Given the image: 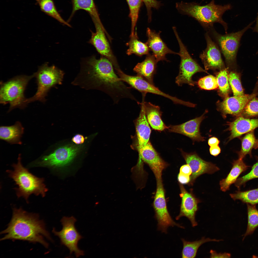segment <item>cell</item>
Segmentation results:
<instances>
[{
	"label": "cell",
	"instance_id": "cell-1",
	"mask_svg": "<svg viewBox=\"0 0 258 258\" xmlns=\"http://www.w3.org/2000/svg\"><path fill=\"white\" fill-rule=\"evenodd\" d=\"M87 69L93 86L109 96L114 103L117 104L121 99H128L139 102L115 72L111 62L102 56L97 59L93 56L85 61Z\"/></svg>",
	"mask_w": 258,
	"mask_h": 258
},
{
	"label": "cell",
	"instance_id": "cell-2",
	"mask_svg": "<svg viewBox=\"0 0 258 258\" xmlns=\"http://www.w3.org/2000/svg\"><path fill=\"white\" fill-rule=\"evenodd\" d=\"M1 233L6 234L1 240L17 239L38 242L47 248L48 244L44 237L52 241L44 223L38 216L29 213L21 208L13 209L11 221L7 228Z\"/></svg>",
	"mask_w": 258,
	"mask_h": 258
},
{
	"label": "cell",
	"instance_id": "cell-3",
	"mask_svg": "<svg viewBox=\"0 0 258 258\" xmlns=\"http://www.w3.org/2000/svg\"><path fill=\"white\" fill-rule=\"evenodd\" d=\"M215 0L204 5L192 2H181L176 4V7L182 13L189 16L198 21L203 26L212 28L214 24L218 22L221 24L226 32L227 24L223 20L222 16L226 11L231 9L229 4L222 5L215 4Z\"/></svg>",
	"mask_w": 258,
	"mask_h": 258
},
{
	"label": "cell",
	"instance_id": "cell-4",
	"mask_svg": "<svg viewBox=\"0 0 258 258\" xmlns=\"http://www.w3.org/2000/svg\"><path fill=\"white\" fill-rule=\"evenodd\" d=\"M21 156L20 154L19 155L17 163L12 165L13 170H7L6 172L17 186L14 189L17 197H23L28 203L29 198L31 194L44 197L48 189L44 183V178L35 176L23 166Z\"/></svg>",
	"mask_w": 258,
	"mask_h": 258
},
{
	"label": "cell",
	"instance_id": "cell-5",
	"mask_svg": "<svg viewBox=\"0 0 258 258\" xmlns=\"http://www.w3.org/2000/svg\"><path fill=\"white\" fill-rule=\"evenodd\" d=\"M34 77V73L30 76L21 75L5 82H0V103L3 105L9 104L8 112L16 108L23 109L26 107L24 91L29 81Z\"/></svg>",
	"mask_w": 258,
	"mask_h": 258
},
{
	"label": "cell",
	"instance_id": "cell-6",
	"mask_svg": "<svg viewBox=\"0 0 258 258\" xmlns=\"http://www.w3.org/2000/svg\"><path fill=\"white\" fill-rule=\"evenodd\" d=\"M37 85V91L32 97L26 99V103L36 101L44 102L45 97L50 88L61 83L63 75V72L54 65L50 66L46 63L39 67L37 71L34 73Z\"/></svg>",
	"mask_w": 258,
	"mask_h": 258
},
{
	"label": "cell",
	"instance_id": "cell-7",
	"mask_svg": "<svg viewBox=\"0 0 258 258\" xmlns=\"http://www.w3.org/2000/svg\"><path fill=\"white\" fill-rule=\"evenodd\" d=\"M172 29L179 45L178 55L181 58L179 72L176 78V83L179 86L184 84L194 86L196 82L192 79L193 75L198 72H207L192 59L179 37L176 27H173Z\"/></svg>",
	"mask_w": 258,
	"mask_h": 258
},
{
	"label": "cell",
	"instance_id": "cell-8",
	"mask_svg": "<svg viewBox=\"0 0 258 258\" xmlns=\"http://www.w3.org/2000/svg\"><path fill=\"white\" fill-rule=\"evenodd\" d=\"M254 22L250 23L242 30L235 32L224 35L213 32L214 36L224 57L227 68L233 69L236 66V57L242 37L251 27Z\"/></svg>",
	"mask_w": 258,
	"mask_h": 258
},
{
	"label": "cell",
	"instance_id": "cell-9",
	"mask_svg": "<svg viewBox=\"0 0 258 258\" xmlns=\"http://www.w3.org/2000/svg\"><path fill=\"white\" fill-rule=\"evenodd\" d=\"M80 148L79 147L74 145L63 146L48 155L41 157L31 163L28 167L51 168L63 167L73 160Z\"/></svg>",
	"mask_w": 258,
	"mask_h": 258
},
{
	"label": "cell",
	"instance_id": "cell-10",
	"mask_svg": "<svg viewBox=\"0 0 258 258\" xmlns=\"http://www.w3.org/2000/svg\"><path fill=\"white\" fill-rule=\"evenodd\" d=\"M156 189L153 205L155 217L158 222V230L167 233V229L169 226H176L184 229V227L173 220L169 213L162 179L156 180Z\"/></svg>",
	"mask_w": 258,
	"mask_h": 258
},
{
	"label": "cell",
	"instance_id": "cell-11",
	"mask_svg": "<svg viewBox=\"0 0 258 258\" xmlns=\"http://www.w3.org/2000/svg\"><path fill=\"white\" fill-rule=\"evenodd\" d=\"M73 216L63 217L61 222L63 227L62 230L57 231L54 228L52 231L54 234L60 238L62 245H64L69 250L70 253H74L77 258L84 255V252L78 247V243L82 237L78 231L75 225L76 221Z\"/></svg>",
	"mask_w": 258,
	"mask_h": 258
},
{
	"label": "cell",
	"instance_id": "cell-12",
	"mask_svg": "<svg viewBox=\"0 0 258 258\" xmlns=\"http://www.w3.org/2000/svg\"><path fill=\"white\" fill-rule=\"evenodd\" d=\"M96 29L95 32L90 30L91 38L88 43L92 45L101 56L108 59L112 63L114 69L120 68L116 58L111 48L106 35L111 42L112 38L108 34L102 23H93Z\"/></svg>",
	"mask_w": 258,
	"mask_h": 258
},
{
	"label": "cell",
	"instance_id": "cell-13",
	"mask_svg": "<svg viewBox=\"0 0 258 258\" xmlns=\"http://www.w3.org/2000/svg\"><path fill=\"white\" fill-rule=\"evenodd\" d=\"M138 151L139 161L136 165L134 167L137 170L143 169L142 166L143 161L149 165L156 180L162 179V171L168 165L160 156L149 141L143 148Z\"/></svg>",
	"mask_w": 258,
	"mask_h": 258
},
{
	"label": "cell",
	"instance_id": "cell-14",
	"mask_svg": "<svg viewBox=\"0 0 258 258\" xmlns=\"http://www.w3.org/2000/svg\"><path fill=\"white\" fill-rule=\"evenodd\" d=\"M116 71V74L122 81L127 83L132 87L141 92L143 97H145L147 93H150L167 98L176 104H181L183 103L182 100L164 93L154 85L150 83L140 76L127 75L120 69L117 70Z\"/></svg>",
	"mask_w": 258,
	"mask_h": 258
},
{
	"label": "cell",
	"instance_id": "cell-15",
	"mask_svg": "<svg viewBox=\"0 0 258 258\" xmlns=\"http://www.w3.org/2000/svg\"><path fill=\"white\" fill-rule=\"evenodd\" d=\"M258 95L255 90L250 94L229 96L221 102L218 103V108L224 117L227 114L237 117L241 116L242 112L248 102Z\"/></svg>",
	"mask_w": 258,
	"mask_h": 258
},
{
	"label": "cell",
	"instance_id": "cell-16",
	"mask_svg": "<svg viewBox=\"0 0 258 258\" xmlns=\"http://www.w3.org/2000/svg\"><path fill=\"white\" fill-rule=\"evenodd\" d=\"M181 151L187 164L192 170L189 183L190 185H193L196 179L200 175L206 173L212 174L220 169L215 164L204 161L196 153H187L182 150Z\"/></svg>",
	"mask_w": 258,
	"mask_h": 258
},
{
	"label": "cell",
	"instance_id": "cell-17",
	"mask_svg": "<svg viewBox=\"0 0 258 258\" xmlns=\"http://www.w3.org/2000/svg\"><path fill=\"white\" fill-rule=\"evenodd\" d=\"M206 48L200 56L205 70H221L226 68L220 50L208 34L205 35Z\"/></svg>",
	"mask_w": 258,
	"mask_h": 258
},
{
	"label": "cell",
	"instance_id": "cell-18",
	"mask_svg": "<svg viewBox=\"0 0 258 258\" xmlns=\"http://www.w3.org/2000/svg\"><path fill=\"white\" fill-rule=\"evenodd\" d=\"M180 185L181 191L180 195L181 198V202L179 213L176 217V219L178 220L181 217H185L190 221L192 226L195 227L198 225L195 216L198 209V204L200 201L191 192H189L187 191L182 185Z\"/></svg>",
	"mask_w": 258,
	"mask_h": 258
},
{
	"label": "cell",
	"instance_id": "cell-19",
	"mask_svg": "<svg viewBox=\"0 0 258 258\" xmlns=\"http://www.w3.org/2000/svg\"><path fill=\"white\" fill-rule=\"evenodd\" d=\"M205 112L201 116L197 117L182 124L170 125L167 129L170 132L181 134L191 139L194 142L203 141L205 138L202 136L200 132V124L205 118Z\"/></svg>",
	"mask_w": 258,
	"mask_h": 258
},
{
	"label": "cell",
	"instance_id": "cell-20",
	"mask_svg": "<svg viewBox=\"0 0 258 258\" xmlns=\"http://www.w3.org/2000/svg\"><path fill=\"white\" fill-rule=\"evenodd\" d=\"M160 32H156L155 31L147 28L146 35L148 39L146 43L158 62L160 61H167L166 56L167 54L178 55L169 48L161 38Z\"/></svg>",
	"mask_w": 258,
	"mask_h": 258
},
{
	"label": "cell",
	"instance_id": "cell-21",
	"mask_svg": "<svg viewBox=\"0 0 258 258\" xmlns=\"http://www.w3.org/2000/svg\"><path fill=\"white\" fill-rule=\"evenodd\" d=\"M230 133L228 141L253 131L258 127V119L247 118L241 116L234 121L227 122Z\"/></svg>",
	"mask_w": 258,
	"mask_h": 258
},
{
	"label": "cell",
	"instance_id": "cell-22",
	"mask_svg": "<svg viewBox=\"0 0 258 258\" xmlns=\"http://www.w3.org/2000/svg\"><path fill=\"white\" fill-rule=\"evenodd\" d=\"M141 110L136 122V129L138 150L143 148L149 141L151 130L147 120L142 103Z\"/></svg>",
	"mask_w": 258,
	"mask_h": 258
},
{
	"label": "cell",
	"instance_id": "cell-23",
	"mask_svg": "<svg viewBox=\"0 0 258 258\" xmlns=\"http://www.w3.org/2000/svg\"><path fill=\"white\" fill-rule=\"evenodd\" d=\"M145 98V97H144ZM143 97V104L148 121L152 128L159 131L167 129L162 121L161 116L162 112L160 107L150 102H144Z\"/></svg>",
	"mask_w": 258,
	"mask_h": 258
},
{
	"label": "cell",
	"instance_id": "cell-24",
	"mask_svg": "<svg viewBox=\"0 0 258 258\" xmlns=\"http://www.w3.org/2000/svg\"><path fill=\"white\" fill-rule=\"evenodd\" d=\"M157 62L153 54H149L143 61L135 65L133 70L137 74V75L154 85L153 77L156 71Z\"/></svg>",
	"mask_w": 258,
	"mask_h": 258
},
{
	"label": "cell",
	"instance_id": "cell-25",
	"mask_svg": "<svg viewBox=\"0 0 258 258\" xmlns=\"http://www.w3.org/2000/svg\"><path fill=\"white\" fill-rule=\"evenodd\" d=\"M24 128L19 121L12 125L1 126L0 128V138L11 144H21V139Z\"/></svg>",
	"mask_w": 258,
	"mask_h": 258
},
{
	"label": "cell",
	"instance_id": "cell-26",
	"mask_svg": "<svg viewBox=\"0 0 258 258\" xmlns=\"http://www.w3.org/2000/svg\"><path fill=\"white\" fill-rule=\"evenodd\" d=\"M232 164V169L227 177L220 182V189L222 191L229 190L231 185L235 183L239 175L249 167L245 163L242 159L239 158L234 161Z\"/></svg>",
	"mask_w": 258,
	"mask_h": 258
},
{
	"label": "cell",
	"instance_id": "cell-27",
	"mask_svg": "<svg viewBox=\"0 0 258 258\" xmlns=\"http://www.w3.org/2000/svg\"><path fill=\"white\" fill-rule=\"evenodd\" d=\"M71 0L72 9L69 20L72 17L77 11L79 10H83L89 14L93 22L97 21L101 22L94 0Z\"/></svg>",
	"mask_w": 258,
	"mask_h": 258
},
{
	"label": "cell",
	"instance_id": "cell-28",
	"mask_svg": "<svg viewBox=\"0 0 258 258\" xmlns=\"http://www.w3.org/2000/svg\"><path fill=\"white\" fill-rule=\"evenodd\" d=\"M181 240L183 244L181 254L182 258H195L198 248L203 244L209 242H219L222 240L212 239L209 238H205L203 237L199 240L193 242L187 241L183 238H182Z\"/></svg>",
	"mask_w": 258,
	"mask_h": 258
},
{
	"label": "cell",
	"instance_id": "cell-29",
	"mask_svg": "<svg viewBox=\"0 0 258 258\" xmlns=\"http://www.w3.org/2000/svg\"><path fill=\"white\" fill-rule=\"evenodd\" d=\"M129 41L126 45L129 47L126 53L128 55L133 54L139 56H141L144 55H147L150 50L147 45L138 40V38L136 32L134 35L130 37Z\"/></svg>",
	"mask_w": 258,
	"mask_h": 258
},
{
	"label": "cell",
	"instance_id": "cell-30",
	"mask_svg": "<svg viewBox=\"0 0 258 258\" xmlns=\"http://www.w3.org/2000/svg\"><path fill=\"white\" fill-rule=\"evenodd\" d=\"M258 148V139L254 135L253 131L247 133L242 140L241 148L238 153L239 158L242 159L247 154L251 156L253 149Z\"/></svg>",
	"mask_w": 258,
	"mask_h": 258
},
{
	"label": "cell",
	"instance_id": "cell-31",
	"mask_svg": "<svg viewBox=\"0 0 258 258\" xmlns=\"http://www.w3.org/2000/svg\"><path fill=\"white\" fill-rule=\"evenodd\" d=\"M37 3L44 13L54 18L60 23L71 27V25L65 21L58 12L53 0H36Z\"/></svg>",
	"mask_w": 258,
	"mask_h": 258
},
{
	"label": "cell",
	"instance_id": "cell-32",
	"mask_svg": "<svg viewBox=\"0 0 258 258\" xmlns=\"http://www.w3.org/2000/svg\"><path fill=\"white\" fill-rule=\"evenodd\" d=\"M230 195L234 200L239 199L243 203L252 205L258 204V188L245 191H236Z\"/></svg>",
	"mask_w": 258,
	"mask_h": 258
},
{
	"label": "cell",
	"instance_id": "cell-33",
	"mask_svg": "<svg viewBox=\"0 0 258 258\" xmlns=\"http://www.w3.org/2000/svg\"><path fill=\"white\" fill-rule=\"evenodd\" d=\"M248 223L247 230L243 236V240L247 236L252 234L258 227V210L256 205L247 204Z\"/></svg>",
	"mask_w": 258,
	"mask_h": 258
},
{
	"label": "cell",
	"instance_id": "cell-34",
	"mask_svg": "<svg viewBox=\"0 0 258 258\" xmlns=\"http://www.w3.org/2000/svg\"><path fill=\"white\" fill-rule=\"evenodd\" d=\"M228 68L220 70L216 76L220 95L225 98L228 96L230 87L228 79Z\"/></svg>",
	"mask_w": 258,
	"mask_h": 258
},
{
	"label": "cell",
	"instance_id": "cell-35",
	"mask_svg": "<svg viewBox=\"0 0 258 258\" xmlns=\"http://www.w3.org/2000/svg\"><path fill=\"white\" fill-rule=\"evenodd\" d=\"M129 9V16L131 20V32L130 37L134 34L135 28L138 17L139 12L142 0H126Z\"/></svg>",
	"mask_w": 258,
	"mask_h": 258
},
{
	"label": "cell",
	"instance_id": "cell-36",
	"mask_svg": "<svg viewBox=\"0 0 258 258\" xmlns=\"http://www.w3.org/2000/svg\"><path fill=\"white\" fill-rule=\"evenodd\" d=\"M229 84L234 96L244 94L241 81V74L235 71H231L228 75Z\"/></svg>",
	"mask_w": 258,
	"mask_h": 258
},
{
	"label": "cell",
	"instance_id": "cell-37",
	"mask_svg": "<svg viewBox=\"0 0 258 258\" xmlns=\"http://www.w3.org/2000/svg\"><path fill=\"white\" fill-rule=\"evenodd\" d=\"M197 84L200 88L205 90H213L218 88L216 77L211 75L200 79Z\"/></svg>",
	"mask_w": 258,
	"mask_h": 258
},
{
	"label": "cell",
	"instance_id": "cell-38",
	"mask_svg": "<svg viewBox=\"0 0 258 258\" xmlns=\"http://www.w3.org/2000/svg\"><path fill=\"white\" fill-rule=\"evenodd\" d=\"M258 115V98L256 97L252 99L248 103L241 116L251 117Z\"/></svg>",
	"mask_w": 258,
	"mask_h": 258
},
{
	"label": "cell",
	"instance_id": "cell-39",
	"mask_svg": "<svg viewBox=\"0 0 258 258\" xmlns=\"http://www.w3.org/2000/svg\"><path fill=\"white\" fill-rule=\"evenodd\" d=\"M258 178V161L253 166L250 172L245 176L237 179L235 184V186L239 189L241 187L248 181Z\"/></svg>",
	"mask_w": 258,
	"mask_h": 258
},
{
	"label": "cell",
	"instance_id": "cell-40",
	"mask_svg": "<svg viewBox=\"0 0 258 258\" xmlns=\"http://www.w3.org/2000/svg\"><path fill=\"white\" fill-rule=\"evenodd\" d=\"M142 1L144 2L146 6L148 20V21L150 22L151 19V8H153L158 9L160 6V4L159 2L156 0H142Z\"/></svg>",
	"mask_w": 258,
	"mask_h": 258
},
{
	"label": "cell",
	"instance_id": "cell-41",
	"mask_svg": "<svg viewBox=\"0 0 258 258\" xmlns=\"http://www.w3.org/2000/svg\"><path fill=\"white\" fill-rule=\"evenodd\" d=\"M210 253L211 254V258H230L231 256L230 253H218L213 250H210Z\"/></svg>",
	"mask_w": 258,
	"mask_h": 258
},
{
	"label": "cell",
	"instance_id": "cell-42",
	"mask_svg": "<svg viewBox=\"0 0 258 258\" xmlns=\"http://www.w3.org/2000/svg\"><path fill=\"white\" fill-rule=\"evenodd\" d=\"M178 181L182 184H185L189 183L190 181V176L185 175L179 173L178 176Z\"/></svg>",
	"mask_w": 258,
	"mask_h": 258
},
{
	"label": "cell",
	"instance_id": "cell-43",
	"mask_svg": "<svg viewBox=\"0 0 258 258\" xmlns=\"http://www.w3.org/2000/svg\"><path fill=\"white\" fill-rule=\"evenodd\" d=\"M180 173L190 176L192 173V171L190 166L187 164L182 166L180 169Z\"/></svg>",
	"mask_w": 258,
	"mask_h": 258
},
{
	"label": "cell",
	"instance_id": "cell-44",
	"mask_svg": "<svg viewBox=\"0 0 258 258\" xmlns=\"http://www.w3.org/2000/svg\"><path fill=\"white\" fill-rule=\"evenodd\" d=\"M85 140V138L83 135L80 134H77L73 137L72 140L75 144L78 145L83 143Z\"/></svg>",
	"mask_w": 258,
	"mask_h": 258
},
{
	"label": "cell",
	"instance_id": "cell-45",
	"mask_svg": "<svg viewBox=\"0 0 258 258\" xmlns=\"http://www.w3.org/2000/svg\"><path fill=\"white\" fill-rule=\"evenodd\" d=\"M209 151L210 154L214 156H217L220 153L221 149L218 145L210 146Z\"/></svg>",
	"mask_w": 258,
	"mask_h": 258
},
{
	"label": "cell",
	"instance_id": "cell-46",
	"mask_svg": "<svg viewBox=\"0 0 258 258\" xmlns=\"http://www.w3.org/2000/svg\"><path fill=\"white\" fill-rule=\"evenodd\" d=\"M220 141L216 137H213L210 138L208 141V144L210 146L218 145Z\"/></svg>",
	"mask_w": 258,
	"mask_h": 258
},
{
	"label": "cell",
	"instance_id": "cell-47",
	"mask_svg": "<svg viewBox=\"0 0 258 258\" xmlns=\"http://www.w3.org/2000/svg\"><path fill=\"white\" fill-rule=\"evenodd\" d=\"M253 29L254 32H256L258 33V15L256 19V24Z\"/></svg>",
	"mask_w": 258,
	"mask_h": 258
},
{
	"label": "cell",
	"instance_id": "cell-48",
	"mask_svg": "<svg viewBox=\"0 0 258 258\" xmlns=\"http://www.w3.org/2000/svg\"></svg>",
	"mask_w": 258,
	"mask_h": 258
},
{
	"label": "cell",
	"instance_id": "cell-49",
	"mask_svg": "<svg viewBox=\"0 0 258 258\" xmlns=\"http://www.w3.org/2000/svg\"></svg>",
	"mask_w": 258,
	"mask_h": 258
}]
</instances>
